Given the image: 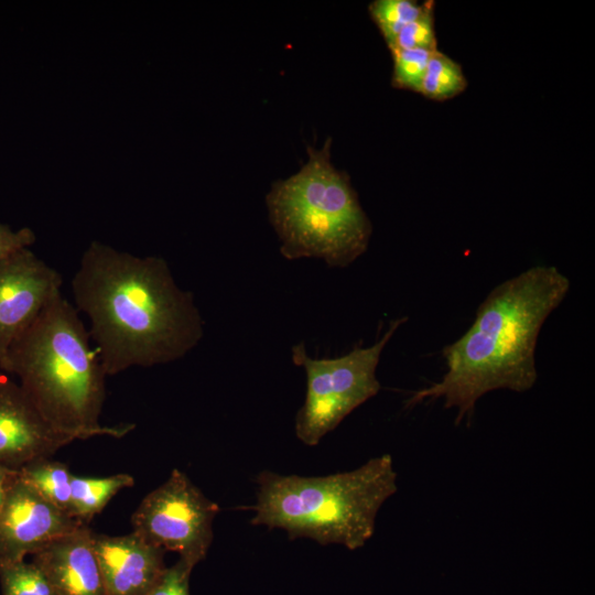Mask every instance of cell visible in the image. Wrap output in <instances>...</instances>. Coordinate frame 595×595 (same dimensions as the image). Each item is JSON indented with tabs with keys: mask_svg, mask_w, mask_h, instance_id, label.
Segmentation results:
<instances>
[{
	"mask_svg": "<svg viewBox=\"0 0 595 595\" xmlns=\"http://www.w3.org/2000/svg\"><path fill=\"white\" fill-rule=\"evenodd\" d=\"M62 274L30 248L13 251L0 260L1 371L11 345L62 294Z\"/></svg>",
	"mask_w": 595,
	"mask_h": 595,
	"instance_id": "8",
	"label": "cell"
},
{
	"mask_svg": "<svg viewBox=\"0 0 595 595\" xmlns=\"http://www.w3.org/2000/svg\"><path fill=\"white\" fill-rule=\"evenodd\" d=\"M391 455L326 476L263 470L256 478L253 526L281 529L290 539L363 548L374 536L381 506L398 490Z\"/></svg>",
	"mask_w": 595,
	"mask_h": 595,
	"instance_id": "4",
	"label": "cell"
},
{
	"mask_svg": "<svg viewBox=\"0 0 595 595\" xmlns=\"http://www.w3.org/2000/svg\"><path fill=\"white\" fill-rule=\"evenodd\" d=\"M35 239L34 231L29 227L13 230L9 225L0 223V260L13 251L30 248Z\"/></svg>",
	"mask_w": 595,
	"mask_h": 595,
	"instance_id": "21",
	"label": "cell"
},
{
	"mask_svg": "<svg viewBox=\"0 0 595 595\" xmlns=\"http://www.w3.org/2000/svg\"><path fill=\"white\" fill-rule=\"evenodd\" d=\"M467 79L458 63L434 51L429 60L420 94L429 99L444 101L465 90Z\"/></svg>",
	"mask_w": 595,
	"mask_h": 595,
	"instance_id": "15",
	"label": "cell"
},
{
	"mask_svg": "<svg viewBox=\"0 0 595 595\" xmlns=\"http://www.w3.org/2000/svg\"><path fill=\"white\" fill-rule=\"evenodd\" d=\"M19 474L43 498L71 516L73 474L66 464L51 457L40 458L20 468Z\"/></svg>",
	"mask_w": 595,
	"mask_h": 595,
	"instance_id": "14",
	"label": "cell"
},
{
	"mask_svg": "<svg viewBox=\"0 0 595 595\" xmlns=\"http://www.w3.org/2000/svg\"><path fill=\"white\" fill-rule=\"evenodd\" d=\"M71 290L107 377L182 359L204 336L193 293L176 283L162 257H140L94 240Z\"/></svg>",
	"mask_w": 595,
	"mask_h": 595,
	"instance_id": "1",
	"label": "cell"
},
{
	"mask_svg": "<svg viewBox=\"0 0 595 595\" xmlns=\"http://www.w3.org/2000/svg\"><path fill=\"white\" fill-rule=\"evenodd\" d=\"M569 278L554 266H536L494 288L468 329L446 345L442 379L411 394L408 407L443 399L456 410V423L470 421L486 393L526 392L537 382L536 346L541 327L570 291Z\"/></svg>",
	"mask_w": 595,
	"mask_h": 595,
	"instance_id": "2",
	"label": "cell"
},
{
	"mask_svg": "<svg viewBox=\"0 0 595 595\" xmlns=\"http://www.w3.org/2000/svg\"><path fill=\"white\" fill-rule=\"evenodd\" d=\"M4 376H7V374L0 370V379L3 378Z\"/></svg>",
	"mask_w": 595,
	"mask_h": 595,
	"instance_id": "23",
	"label": "cell"
},
{
	"mask_svg": "<svg viewBox=\"0 0 595 595\" xmlns=\"http://www.w3.org/2000/svg\"><path fill=\"white\" fill-rule=\"evenodd\" d=\"M434 51L422 48L393 50L392 85L420 93L429 60Z\"/></svg>",
	"mask_w": 595,
	"mask_h": 595,
	"instance_id": "18",
	"label": "cell"
},
{
	"mask_svg": "<svg viewBox=\"0 0 595 595\" xmlns=\"http://www.w3.org/2000/svg\"><path fill=\"white\" fill-rule=\"evenodd\" d=\"M368 9L389 47L399 32L420 13L422 3L413 0H376Z\"/></svg>",
	"mask_w": 595,
	"mask_h": 595,
	"instance_id": "17",
	"label": "cell"
},
{
	"mask_svg": "<svg viewBox=\"0 0 595 595\" xmlns=\"http://www.w3.org/2000/svg\"><path fill=\"white\" fill-rule=\"evenodd\" d=\"M195 564L180 558L175 564L166 567L148 595H191L190 577Z\"/></svg>",
	"mask_w": 595,
	"mask_h": 595,
	"instance_id": "20",
	"label": "cell"
},
{
	"mask_svg": "<svg viewBox=\"0 0 595 595\" xmlns=\"http://www.w3.org/2000/svg\"><path fill=\"white\" fill-rule=\"evenodd\" d=\"M133 485L134 479L129 474H115L107 477H79L73 475L71 516L87 524L104 510L113 496Z\"/></svg>",
	"mask_w": 595,
	"mask_h": 595,
	"instance_id": "13",
	"label": "cell"
},
{
	"mask_svg": "<svg viewBox=\"0 0 595 595\" xmlns=\"http://www.w3.org/2000/svg\"><path fill=\"white\" fill-rule=\"evenodd\" d=\"M93 533L87 524H82L32 555L55 595H106Z\"/></svg>",
	"mask_w": 595,
	"mask_h": 595,
	"instance_id": "12",
	"label": "cell"
},
{
	"mask_svg": "<svg viewBox=\"0 0 595 595\" xmlns=\"http://www.w3.org/2000/svg\"><path fill=\"white\" fill-rule=\"evenodd\" d=\"M106 595H148L166 569L164 553L134 532L93 533Z\"/></svg>",
	"mask_w": 595,
	"mask_h": 595,
	"instance_id": "11",
	"label": "cell"
},
{
	"mask_svg": "<svg viewBox=\"0 0 595 595\" xmlns=\"http://www.w3.org/2000/svg\"><path fill=\"white\" fill-rule=\"evenodd\" d=\"M408 48L437 50L433 1L422 3L420 13L399 32L389 46L390 52Z\"/></svg>",
	"mask_w": 595,
	"mask_h": 595,
	"instance_id": "19",
	"label": "cell"
},
{
	"mask_svg": "<svg viewBox=\"0 0 595 595\" xmlns=\"http://www.w3.org/2000/svg\"><path fill=\"white\" fill-rule=\"evenodd\" d=\"M45 421L73 441L120 439L134 424L102 425L105 370L79 312L63 293L11 345L3 369Z\"/></svg>",
	"mask_w": 595,
	"mask_h": 595,
	"instance_id": "3",
	"label": "cell"
},
{
	"mask_svg": "<svg viewBox=\"0 0 595 595\" xmlns=\"http://www.w3.org/2000/svg\"><path fill=\"white\" fill-rule=\"evenodd\" d=\"M405 321L407 317L391 321L371 346L356 347L335 358H313L303 343L292 347V360L304 369L306 377L305 399L294 424L295 435L303 444L316 446L349 413L379 392L381 385L376 371L380 356Z\"/></svg>",
	"mask_w": 595,
	"mask_h": 595,
	"instance_id": "6",
	"label": "cell"
},
{
	"mask_svg": "<svg viewBox=\"0 0 595 595\" xmlns=\"http://www.w3.org/2000/svg\"><path fill=\"white\" fill-rule=\"evenodd\" d=\"M82 524L43 498L18 470L0 509V567L24 561Z\"/></svg>",
	"mask_w": 595,
	"mask_h": 595,
	"instance_id": "9",
	"label": "cell"
},
{
	"mask_svg": "<svg viewBox=\"0 0 595 595\" xmlns=\"http://www.w3.org/2000/svg\"><path fill=\"white\" fill-rule=\"evenodd\" d=\"M331 142L307 147V161L274 182L266 203L285 259L317 258L345 268L367 250L372 227L348 175L331 162Z\"/></svg>",
	"mask_w": 595,
	"mask_h": 595,
	"instance_id": "5",
	"label": "cell"
},
{
	"mask_svg": "<svg viewBox=\"0 0 595 595\" xmlns=\"http://www.w3.org/2000/svg\"><path fill=\"white\" fill-rule=\"evenodd\" d=\"M18 475V470L0 464V509L3 505L8 490Z\"/></svg>",
	"mask_w": 595,
	"mask_h": 595,
	"instance_id": "22",
	"label": "cell"
},
{
	"mask_svg": "<svg viewBox=\"0 0 595 595\" xmlns=\"http://www.w3.org/2000/svg\"><path fill=\"white\" fill-rule=\"evenodd\" d=\"M74 442L55 431L18 382L0 379V464L19 470Z\"/></svg>",
	"mask_w": 595,
	"mask_h": 595,
	"instance_id": "10",
	"label": "cell"
},
{
	"mask_svg": "<svg viewBox=\"0 0 595 595\" xmlns=\"http://www.w3.org/2000/svg\"><path fill=\"white\" fill-rule=\"evenodd\" d=\"M216 502L177 468L150 491L131 516L132 532L163 551H174L195 565L213 541Z\"/></svg>",
	"mask_w": 595,
	"mask_h": 595,
	"instance_id": "7",
	"label": "cell"
},
{
	"mask_svg": "<svg viewBox=\"0 0 595 595\" xmlns=\"http://www.w3.org/2000/svg\"><path fill=\"white\" fill-rule=\"evenodd\" d=\"M0 583L2 595H55L42 570L25 560L1 566Z\"/></svg>",
	"mask_w": 595,
	"mask_h": 595,
	"instance_id": "16",
	"label": "cell"
}]
</instances>
